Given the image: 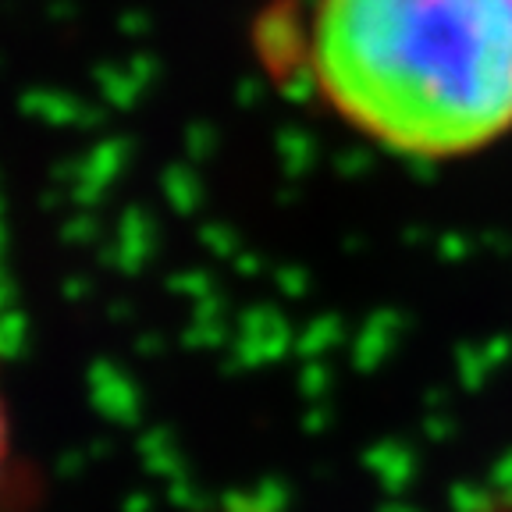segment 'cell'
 I'll return each mask as SVG.
<instances>
[{"label": "cell", "instance_id": "obj_1", "mask_svg": "<svg viewBox=\"0 0 512 512\" xmlns=\"http://www.w3.org/2000/svg\"><path fill=\"white\" fill-rule=\"evenodd\" d=\"M292 68L392 157L452 164L512 136V0H310Z\"/></svg>", "mask_w": 512, "mask_h": 512}, {"label": "cell", "instance_id": "obj_2", "mask_svg": "<svg viewBox=\"0 0 512 512\" xmlns=\"http://www.w3.org/2000/svg\"><path fill=\"white\" fill-rule=\"evenodd\" d=\"M11 470V409L8 395H4V370H0V495H4V484H8Z\"/></svg>", "mask_w": 512, "mask_h": 512}, {"label": "cell", "instance_id": "obj_3", "mask_svg": "<svg viewBox=\"0 0 512 512\" xmlns=\"http://www.w3.org/2000/svg\"><path fill=\"white\" fill-rule=\"evenodd\" d=\"M502 512H512V509H502Z\"/></svg>", "mask_w": 512, "mask_h": 512}]
</instances>
